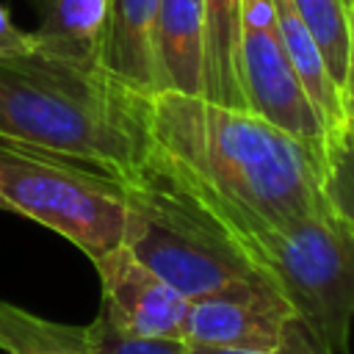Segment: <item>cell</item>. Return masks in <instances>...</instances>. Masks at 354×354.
<instances>
[{"label":"cell","instance_id":"obj_5","mask_svg":"<svg viewBox=\"0 0 354 354\" xmlns=\"http://www.w3.org/2000/svg\"><path fill=\"white\" fill-rule=\"evenodd\" d=\"M252 249L321 354H348L354 230L326 210H315L254 235Z\"/></svg>","mask_w":354,"mask_h":354},{"label":"cell","instance_id":"obj_9","mask_svg":"<svg viewBox=\"0 0 354 354\" xmlns=\"http://www.w3.org/2000/svg\"><path fill=\"white\" fill-rule=\"evenodd\" d=\"M155 91L205 97L202 0H158L152 30Z\"/></svg>","mask_w":354,"mask_h":354},{"label":"cell","instance_id":"obj_18","mask_svg":"<svg viewBox=\"0 0 354 354\" xmlns=\"http://www.w3.org/2000/svg\"><path fill=\"white\" fill-rule=\"evenodd\" d=\"M185 348L188 354H321V348L313 343V337L304 332L301 324L277 348H207V346H185Z\"/></svg>","mask_w":354,"mask_h":354},{"label":"cell","instance_id":"obj_4","mask_svg":"<svg viewBox=\"0 0 354 354\" xmlns=\"http://www.w3.org/2000/svg\"><path fill=\"white\" fill-rule=\"evenodd\" d=\"M0 210L50 227L91 263L124 243L130 218L122 180L11 141H0Z\"/></svg>","mask_w":354,"mask_h":354},{"label":"cell","instance_id":"obj_3","mask_svg":"<svg viewBox=\"0 0 354 354\" xmlns=\"http://www.w3.org/2000/svg\"><path fill=\"white\" fill-rule=\"evenodd\" d=\"M124 188V246L188 301L232 285L274 288L243 230L152 147Z\"/></svg>","mask_w":354,"mask_h":354},{"label":"cell","instance_id":"obj_2","mask_svg":"<svg viewBox=\"0 0 354 354\" xmlns=\"http://www.w3.org/2000/svg\"><path fill=\"white\" fill-rule=\"evenodd\" d=\"M141 100L102 69L41 53L0 61V141L127 183L149 155Z\"/></svg>","mask_w":354,"mask_h":354},{"label":"cell","instance_id":"obj_19","mask_svg":"<svg viewBox=\"0 0 354 354\" xmlns=\"http://www.w3.org/2000/svg\"><path fill=\"white\" fill-rule=\"evenodd\" d=\"M36 53V39L30 30H22L11 11L0 3V61H14Z\"/></svg>","mask_w":354,"mask_h":354},{"label":"cell","instance_id":"obj_20","mask_svg":"<svg viewBox=\"0 0 354 354\" xmlns=\"http://www.w3.org/2000/svg\"><path fill=\"white\" fill-rule=\"evenodd\" d=\"M354 105V0L348 3V61H346V77L340 86V108L343 113Z\"/></svg>","mask_w":354,"mask_h":354},{"label":"cell","instance_id":"obj_22","mask_svg":"<svg viewBox=\"0 0 354 354\" xmlns=\"http://www.w3.org/2000/svg\"><path fill=\"white\" fill-rule=\"evenodd\" d=\"M346 3H351V0H346Z\"/></svg>","mask_w":354,"mask_h":354},{"label":"cell","instance_id":"obj_7","mask_svg":"<svg viewBox=\"0 0 354 354\" xmlns=\"http://www.w3.org/2000/svg\"><path fill=\"white\" fill-rule=\"evenodd\" d=\"M299 326L288 299L268 285H232L188 304L185 346L277 348Z\"/></svg>","mask_w":354,"mask_h":354},{"label":"cell","instance_id":"obj_10","mask_svg":"<svg viewBox=\"0 0 354 354\" xmlns=\"http://www.w3.org/2000/svg\"><path fill=\"white\" fill-rule=\"evenodd\" d=\"M158 0H111L100 69L138 94L155 91L152 30Z\"/></svg>","mask_w":354,"mask_h":354},{"label":"cell","instance_id":"obj_16","mask_svg":"<svg viewBox=\"0 0 354 354\" xmlns=\"http://www.w3.org/2000/svg\"><path fill=\"white\" fill-rule=\"evenodd\" d=\"M301 22L313 33L324 64L340 91L348 61V3L346 0H293Z\"/></svg>","mask_w":354,"mask_h":354},{"label":"cell","instance_id":"obj_14","mask_svg":"<svg viewBox=\"0 0 354 354\" xmlns=\"http://www.w3.org/2000/svg\"><path fill=\"white\" fill-rule=\"evenodd\" d=\"M0 348L8 354H91V329L47 321L0 299Z\"/></svg>","mask_w":354,"mask_h":354},{"label":"cell","instance_id":"obj_21","mask_svg":"<svg viewBox=\"0 0 354 354\" xmlns=\"http://www.w3.org/2000/svg\"><path fill=\"white\" fill-rule=\"evenodd\" d=\"M340 127H346V130H351L354 133V105L343 113V122H340Z\"/></svg>","mask_w":354,"mask_h":354},{"label":"cell","instance_id":"obj_13","mask_svg":"<svg viewBox=\"0 0 354 354\" xmlns=\"http://www.w3.org/2000/svg\"><path fill=\"white\" fill-rule=\"evenodd\" d=\"M271 6H274V17L279 25V36H282L288 61H290L299 83L304 86L326 133H332L343 122V108H340V91L324 64V55L315 44L313 33L301 22L293 0H271Z\"/></svg>","mask_w":354,"mask_h":354},{"label":"cell","instance_id":"obj_6","mask_svg":"<svg viewBox=\"0 0 354 354\" xmlns=\"http://www.w3.org/2000/svg\"><path fill=\"white\" fill-rule=\"evenodd\" d=\"M241 72L249 108L321 158L326 127L288 61L271 0H241Z\"/></svg>","mask_w":354,"mask_h":354},{"label":"cell","instance_id":"obj_11","mask_svg":"<svg viewBox=\"0 0 354 354\" xmlns=\"http://www.w3.org/2000/svg\"><path fill=\"white\" fill-rule=\"evenodd\" d=\"M39 8V28L30 30L36 53L100 69V50L108 25L111 0H33Z\"/></svg>","mask_w":354,"mask_h":354},{"label":"cell","instance_id":"obj_1","mask_svg":"<svg viewBox=\"0 0 354 354\" xmlns=\"http://www.w3.org/2000/svg\"><path fill=\"white\" fill-rule=\"evenodd\" d=\"M141 113L152 152L202 188L249 246L266 230L324 210L318 155L252 108L152 91Z\"/></svg>","mask_w":354,"mask_h":354},{"label":"cell","instance_id":"obj_17","mask_svg":"<svg viewBox=\"0 0 354 354\" xmlns=\"http://www.w3.org/2000/svg\"><path fill=\"white\" fill-rule=\"evenodd\" d=\"M91 354H188L185 343L177 340H149V337H130L119 329H113L102 315H97L91 324Z\"/></svg>","mask_w":354,"mask_h":354},{"label":"cell","instance_id":"obj_12","mask_svg":"<svg viewBox=\"0 0 354 354\" xmlns=\"http://www.w3.org/2000/svg\"><path fill=\"white\" fill-rule=\"evenodd\" d=\"M205 22V97L249 108L241 72V0H202Z\"/></svg>","mask_w":354,"mask_h":354},{"label":"cell","instance_id":"obj_15","mask_svg":"<svg viewBox=\"0 0 354 354\" xmlns=\"http://www.w3.org/2000/svg\"><path fill=\"white\" fill-rule=\"evenodd\" d=\"M321 205L340 224L354 230V133L335 127L321 144Z\"/></svg>","mask_w":354,"mask_h":354},{"label":"cell","instance_id":"obj_8","mask_svg":"<svg viewBox=\"0 0 354 354\" xmlns=\"http://www.w3.org/2000/svg\"><path fill=\"white\" fill-rule=\"evenodd\" d=\"M102 282L100 315L130 337L185 343L188 299L149 271L124 243L94 263Z\"/></svg>","mask_w":354,"mask_h":354}]
</instances>
